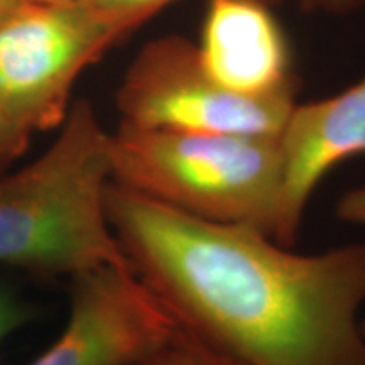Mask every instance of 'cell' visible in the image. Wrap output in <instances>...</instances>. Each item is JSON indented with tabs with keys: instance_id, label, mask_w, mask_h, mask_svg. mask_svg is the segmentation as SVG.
Here are the masks:
<instances>
[{
	"instance_id": "cell-1",
	"label": "cell",
	"mask_w": 365,
	"mask_h": 365,
	"mask_svg": "<svg viewBox=\"0 0 365 365\" xmlns=\"http://www.w3.org/2000/svg\"><path fill=\"white\" fill-rule=\"evenodd\" d=\"M105 210L135 276L202 344L242 365H365V242L298 254L113 181Z\"/></svg>"
},
{
	"instance_id": "cell-2",
	"label": "cell",
	"mask_w": 365,
	"mask_h": 365,
	"mask_svg": "<svg viewBox=\"0 0 365 365\" xmlns=\"http://www.w3.org/2000/svg\"><path fill=\"white\" fill-rule=\"evenodd\" d=\"M112 134L88 100H76L54 143L21 170L0 175V266L68 276L130 267L105 210Z\"/></svg>"
},
{
	"instance_id": "cell-3",
	"label": "cell",
	"mask_w": 365,
	"mask_h": 365,
	"mask_svg": "<svg viewBox=\"0 0 365 365\" xmlns=\"http://www.w3.org/2000/svg\"><path fill=\"white\" fill-rule=\"evenodd\" d=\"M110 158L117 185L182 215L249 227L276 240L284 191L279 137L120 124Z\"/></svg>"
},
{
	"instance_id": "cell-4",
	"label": "cell",
	"mask_w": 365,
	"mask_h": 365,
	"mask_svg": "<svg viewBox=\"0 0 365 365\" xmlns=\"http://www.w3.org/2000/svg\"><path fill=\"white\" fill-rule=\"evenodd\" d=\"M129 33L81 0L22 4L0 22V103L33 134L59 129L81 73Z\"/></svg>"
},
{
	"instance_id": "cell-5",
	"label": "cell",
	"mask_w": 365,
	"mask_h": 365,
	"mask_svg": "<svg viewBox=\"0 0 365 365\" xmlns=\"http://www.w3.org/2000/svg\"><path fill=\"white\" fill-rule=\"evenodd\" d=\"M120 124L148 130L279 137L294 95L242 97L205 70L198 48L170 34L143 46L115 93Z\"/></svg>"
},
{
	"instance_id": "cell-6",
	"label": "cell",
	"mask_w": 365,
	"mask_h": 365,
	"mask_svg": "<svg viewBox=\"0 0 365 365\" xmlns=\"http://www.w3.org/2000/svg\"><path fill=\"white\" fill-rule=\"evenodd\" d=\"M70 301L65 330L27 365H130L176 331L171 314L129 267L76 274Z\"/></svg>"
},
{
	"instance_id": "cell-7",
	"label": "cell",
	"mask_w": 365,
	"mask_h": 365,
	"mask_svg": "<svg viewBox=\"0 0 365 365\" xmlns=\"http://www.w3.org/2000/svg\"><path fill=\"white\" fill-rule=\"evenodd\" d=\"M279 140L284 191L276 242L293 247L323 178L346 159L365 156V76L331 97L294 103Z\"/></svg>"
},
{
	"instance_id": "cell-8",
	"label": "cell",
	"mask_w": 365,
	"mask_h": 365,
	"mask_svg": "<svg viewBox=\"0 0 365 365\" xmlns=\"http://www.w3.org/2000/svg\"><path fill=\"white\" fill-rule=\"evenodd\" d=\"M196 48L208 75L228 91L252 98L296 93L289 41L262 0H208Z\"/></svg>"
},
{
	"instance_id": "cell-9",
	"label": "cell",
	"mask_w": 365,
	"mask_h": 365,
	"mask_svg": "<svg viewBox=\"0 0 365 365\" xmlns=\"http://www.w3.org/2000/svg\"><path fill=\"white\" fill-rule=\"evenodd\" d=\"M130 365H242L212 346L202 344L176 325L166 344Z\"/></svg>"
},
{
	"instance_id": "cell-10",
	"label": "cell",
	"mask_w": 365,
	"mask_h": 365,
	"mask_svg": "<svg viewBox=\"0 0 365 365\" xmlns=\"http://www.w3.org/2000/svg\"><path fill=\"white\" fill-rule=\"evenodd\" d=\"M81 2L134 31L143 22L156 16L161 9L178 0H81ZM262 2L274 7L282 0H262Z\"/></svg>"
},
{
	"instance_id": "cell-11",
	"label": "cell",
	"mask_w": 365,
	"mask_h": 365,
	"mask_svg": "<svg viewBox=\"0 0 365 365\" xmlns=\"http://www.w3.org/2000/svg\"><path fill=\"white\" fill-rule=\"evenodd\" d=\"M31 135L33 132L17 122L0 103V175L26 153Z\"/></svg>"
},
{
	"instance_id": "cell-12",
	"label": "cell",
	"mask_w": 365,
	"mask_h": 365,
	"mask_svg": "<svg viewBox=\"0 0 365 365\" xmlns=\"http://www.w3.org/2000/svg\"><path fill=\"white\" fill-rule=\"evenodd\" d=\"M29 309L7 287L0 286V345L29 319Z\"/></svg>"
},
{
	"instance_id": "cell-13",
	"label": "cell",
	"mask_w": 365,
	"mask_h": 365,
	"mask_svg": "<svg viewBox=\"0 0 365 365\" xmlns=\"http://www.w3.org/2000/svg\"><path fill=\"white\" fill-rule=\"evenodd\" d=\"M336 215L341 222L365 225V186L349 190L336 203Z\"/></svg>"
},
{
	"instance_id": "cell-14",
	"label": "cell",
	"mask_w": 365,
	"mask_h": 365,
	"mask_svg": "<svg viewBox=\"0 0 365 365\" xmlns=\"http://www.w3.org/2000/svg\"><path fill=\"white\" fill-rule=\"evenodd\" d=\"M307 11H319L327 14H349L362 7L365 0H299Z\"/></svg>"
},
{
	"instance_id": "cell-15",
	"label": "cell",
	"mask_w": 365,
	"mask_h": 365,
	"mask_svg": "<svg viewBox=\"0 0 365 365\" xmlns=\"http://www.w3.org/2000/svg\"><path fill=\"white\" fill-rule=\"evenodd\" d=\"M22 4L21 0H0V22L7 19L12 12H16Z\"/></svg>"
},
{
	"instance_id": "cell-16",
	"label": "cell",
	"mask_w": 365,
	"mask_h": 365,
	"mask_svg": "<svg viewBox=\"0 0 365 365\" xmlns=\"http://www.w3.org/2000/svg\"><path fill=\"white\" fill-rule=\"evenodd\" d=\"M24 4H70L76 2V0H21Z\"/></svg>"
},
{
	"instance_id": "cell-17",
	"label": "cell",
	"mask_w": 365,
	"mask_h": 365,
	"mask_svg": "<svg viewBox=\"0 0 365 365\" xmlns=\"http://www.w3.org/2000/svg\"><path fill=\"white\" fill-rule=\"evenodd\" d=\"M362 331H364V335H365V318H362Z\"/></svg>"
}]
</instances>
